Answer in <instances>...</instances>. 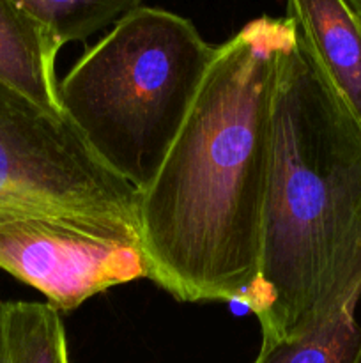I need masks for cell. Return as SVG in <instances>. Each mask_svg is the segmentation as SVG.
<instances>
[{"label":"cell","instance_id":"7a4b0ae2","mask_svg":"<svg viewBox=\"0 0 361 363\" xmlns=\"http://www.w3.org/2000/svg\"><path fill=\"white\" fill-rule=\"evenodd\" d=\"M361 296V119L294 35L280 64L257 279L262 342L321 328Z\"/></svg>","mask_w":361,"mask_h":363},{"label":"cell","instance_id":"3957f363","mask_svg":"<svg viewBox=\"0 0 361 363\" xmlns=\"http://www.w3.org/2000/svg\"><path fill=\"white\" fill-rule=\"evenodd\" d=\"M214 48L188 18L140 6L59 82L60 105L99 162L142 191L176 140Z\"/></svg>","mask_w":361,"mask_h":363},{"label":"cell","instance_id":"277c9868","mask_svg":"<svg viewBox=\"0 0 361 363\" xmlns=\"http://www.w3.org/2000/svg\"><path fill=\"white\" fill-rule=\"evenodd\" d=\"M0 269L64 312L151 277L134 220L23 204H0Z\"/></svg>","mask_w":361,"mask_h":363},{"label":"cell","instance_id":"52a82bcc","mask_svg":"<svg viewBox=\"0 0 361 363\" xmlns=\"http://www.w3.org/2000/svg\"><path fill=\"white\" fill-rule=\"evenodd\" d=\"M60 48L52 32L23 7L0 0V84L62 117L55 73Z\"/></svg>","mask_w":361,"mask_h":363},{"label":"cell","instance_id":"30bf717a","mask_svg":"<svg viewBox=\"0 0 361 363\" xmlns=\"http://www.w3.org/2000/svg\"><path fill=\"white\" fill-rule=\"evenodd\" d=\"M64 46L84 41L142 6L144 0H13Z\"/></svg>","mask_w":361,"mask_h":363},{"label":"cell","instance_id":"8fae6325","mask_svg":"<svg viewBox=\"0 0 361 363\" xmlns=\"http://www.w3.org/2000/svg\"><path fill=\"white\" fill-rule=\"evenodd\" d=\"M343 2H345V6L349 7V11L354 14V18H356L361 27V0H343Z\"/></svg>","mask_w":361,"mask_h":363},{"label":"cell","instance_id":"8992f818","mask_svg":"<svg viewBox=\"0 0 361 363\" xmlns=\"http://www.w3.org/2000/svg\"><path fill=\"white\" fill-rule=\"evenodd\" d=\"M287 18L319 69L361 119V27L343 0H287Z\"/></svg>","mask_w":361,"mask_h":363},{"label":"cell","instance_id":"9c48e42d","mask_svg":"<svg viewBox=\"0 0 361 363\" xmlns=\"http://www.w3.org/2000/svg\"><path fill=\"white\" fill-rule=\"evenodd\" d=\"M253 363H361V326L342 312L310 333L262 342Z\"/></svg>","mask_w":361,"mask_h":363},{"label":"cell","instance_id":"5b68a950","mask_svg":"<svg viewBox=\"0 0 361 363\" xmlns=\"http://www.w3.org/2000/svg\"><path fill=\"white\" fill-rule=\"evenodd\" d=\"M0 204L113 213L138 223V191L99 162L73 123L4 84Z\"/></svg>","mask_w":361,"mask_h":363},{"label":"cell","instance_id":"7c38bea8","mask_svg":"<svg viewBox=\"0 0 361 363\" xmlns=\"http://www.w3.org/2000/svg\"><path fill=\"white\" fill-rule=\"evenodd\" d=\"M2 305H4V301H2V300H0V308H2Z\"/></svg>","mask_w":361,"mask_h":363},{"label":"cell","instance_id":"ba28073f","mask_svg":"<svg viewBox=\"0 0 361 363\" xmlns=\"http://www.w3.org/2000/svg\"><path fill=\"white\" fill-rule=\"evenodd\" d=\"M0 363H69L59 311L39 301H4Z\"/></svg>","mask_w":361,"mask_h":363},{"label":"cell","instance_id":"6da1fadb","mask_svg":"<svg viewBox=\"0 0 361 363\" xmlns=\"http://www.w3.org/2000/svg\"><path fill=\"white\" fill-rule=\"evenodd\" d=\"M296 27L260 16L216 46L138 230L154 284L183 303L246 305L257 279L280 64Z\"/></svg>","mask_w":361,"mask_h":363}]
</instances>
